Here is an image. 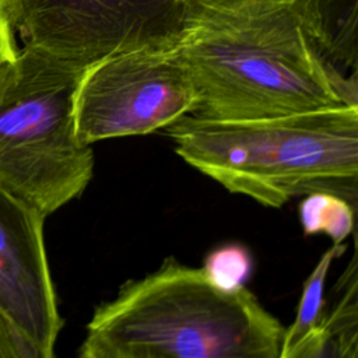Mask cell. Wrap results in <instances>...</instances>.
Wrapping results in <instances>:
<instances>
[{"label": "cell", "mask_w": 358, "mask_h": 358, "mask_svg": "<svg viewBox=\"0 0 358 358\" xmlns=\"http://www.w3.org/2000/svg\"><path fill=\"white\" fill-rule=\"evenodd\" d=\"M176 50L193 84L194 117L358 108L355 78L334 64L319 0H182Z\"/></svg>", "instance_id": "1"}, {"label": "cell", "mask_w": 358, "mask_h": 358, "mask_svg": "<svg viewBox=\"0 0 358 358\" xmlns=\"http://www.w3.org/2000/svg\"><path fill=\"white\" fill-rule=\"evenodd\" d=\"M164 130L183 161L262 206L329 193L357 208L358 108L235 122L185 115Z\"/></svg>", "instance_id": "2"}, {"label": "cell", "mask_w": 358, "mask_h": 358, "mask_svg": "<svg viewBox=\"0 0 358 358\" xmlns=\"http://www.w3.org/2000/svg\"><path fill=\"white\" fill-rule=\"evenodd\" d=\"M284 336L248 287L225 291L166 259L96 306L85 338L112 358H278Z\"/></svg>", "instance_id": "3"}, {"label": "cell", "mask_w": 358, "mask_h": 358, "mask_svg": "<svg viewBox=\"0 0 358 358\" xmlns=\"http://www.w3.org/2000/svg\"><path fill=\"white\" fill-rule=\"evenodd\" d=\"M81 74L27 46L0 67V187L43 217L80 197L94 175L92 145L74 130Z\"/></svg>", "instance_id": "4"}, {"label": "cell", "mask_w": 358, "mask_h": 358, "mask_svg": "<svg viewBox=\"0 0 358 358\" xmlns=\"http://www.w3.org/2000/svg\"><path fill=\"white\" fill-rule=\"evenodd\" d=\"M194 105L190 76L176 42L117 53L87 69L76 87L77 138L96 141L143 136L189 115Z\"/></svg>", "instance_id": "5"}, {"label": "cell", "mask_w": 358, "mask_h": 358, "mask_svg": "<svg viewBox=\"0 0 358 358\" xmlns=\"http://www.w3.org/2000/svg\"><path fill=\"white\" fill-rule=\"evenodd\" d=\"M24 46L84 73L103 59L178 39L182 0H8Z\"/></svg>", "instance_id": "6"}, {"label": "cell", "mask_w": 358, "mask_h": 358, "mask_svg": "<svg viewBox=\"0 0 358 358\" xmlns=\"http://www.w3.org/2000/svg\"><path fill=\"white\" fill-rule=\"evenodd\" d=\"M41 213L0 187V308L42 358H56L63 329Z\"/></svg>", "instance_id": "7"}, {"label": "cell", "mask_w": 358, "mask_h": 358, "mask_svg": "<svg viewBox=\"0 0 358 358\" xmlns=\"http://www.w3.org/2000/svg\"><path fill=\"white\" fill-rule=\"evenodd\" d=\"M338 298L298 340L282 345L278 358H358L357 253L343 273Z\"/></svg>", "instance_id": "8"}, {"label": "cell", "mask_w": 358, "mask_h": 358, "mask_svg": "<svg viewBox=\"0 0 358 358\" xmlns=\"http://www.w3.org/2000/svg\"><path fill=\"white\" fill-rule=\"evenodd\" d=\"M355 207L343 197L329 193L303 196L298 217L306 236L324 234L334 245H343L354 232Z\"/></svg>", "instance_id": "9"}, {"label": "cell", "mask_w": 358, "mask_h": 358, "mask_svg": "<svg viewBox=\"0 0 358 358\" xmlns=\"http://www.w3.org/2000/svg\"><path fill=\"white\" fill-rule=\"evenodd\" d=\"M345 249H347L345 243L343 245L333 243L331 248H329L317 260L316 266L313 267L312 273L309 274V277L303 284V289L296 306L295 319L291 323V326L285 329L282 345L298 340L302 334H305L312 326H315L319 322L326 308L324 285H326V278L329 275L331 263L334 259L343 255Z\"/></svg>", "instance_id": "10"}, {"label": "cell", "mask_w": 358, "mask_h": 358, "mask_svg": "<svg viewBox=\"0 0 358 358\" xmlns=\"http://www.w3.org/2000/svg\"><path fill=\"white\" fill-rule=\"evenodd\" d=\"M201 270L217 287L236 291L245 288L250 280L253 257L242 243H222L207 253Z\"/></svg>", "instance_id": "11"}, {"label": "cell", "mask_w": 358, "mask_h": 358, "mask_svg": "<svg viewBox=\"0 0 358 358\" xmlns=\"http://www.w3.org/2000/svg\"><path fill=\"white\" fill-rule=\"evenodd\" d=\"M0 358H42L31 338L0 308Z\"/></svg>", "instance_id": "12"}, {"label": "cell", "mask_w": 358, "mask_h": 358, "mask_svg": "<svg viewBox=\"0 0 358 358\" xmlns=\"http://www.w3.org/2000/svg\"><path fill=\"white\" fill-rule=\"evenodd\" d=\"M8 0H0V67L13 62L18 53Z\"/></svg>", "instance_id": "13"}, {"label": "cell", "mask_w": 358, "mask_h": 358, "mask_svg": "<svg viewBox=\"0 0 358 358\" xmlns=\"http://www.w3.org/2000/svg\"><path fill=\"white\" fill-rule=\"evenodd\" d=\"M77 358H112L110 355H108L101 347H98L95 343H92L91 340L85 338L84 343L81 344Z\"/></svg>", "instance_id": "14"}]
</instances>
